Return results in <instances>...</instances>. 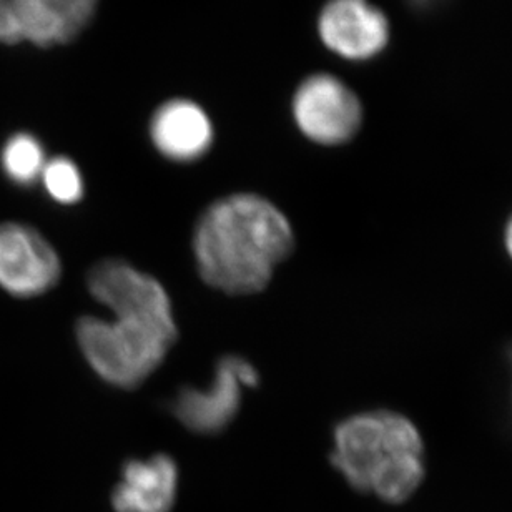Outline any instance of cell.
<instances>
[{
    "label": "cell",
    "instance_id": "6da1fadb",
    "mask_svg": "<svg viewBox=\"0 0 512 512\" xmlns=\"http://www.w3.org/2000/svg\"><path fill=\"white\" fill-rule=\"evenodd\" d=\"M95 300L112 320L84 316L77 341L90 368L117 388L142 384L177 341L172 303L160 281L124 260H104L87 278Z\"/></svg>",
    "mask_w": 512,
    "mask_h": 512
},
{
    "label": "cell",
    "instance_id": "7a4b0ae2",
    "mask_svg": "<svg viewBox=\"0 0 512 512\" xmlns=\"http://www.w3.org/2000/svg\"><path fill=\"white\" fill-rule=\"evenodd\" d=\"M293 247V228L285 215L253 193H237L210 205L193 235L200 276L228 295L265 290Z\"/></svg>",
    "mask_w": 512,
    "mask_h": 512
},
{
    "label": "cell",
    "instance_id": "3957f363",
    "mask_svg": "<svg viewBox=\"0 0 512 512\" xmlns=\"http://www.w3.org/2000/svg\"><path fill=\"white\" fill-rule=\"evenodd\" d=\"M331 463L361 493H375L386 503L399 504L411 498L423 481V441L401 414H358L335 429Z\"/></svg>",
    "mask_w": 512,
    "mask_h": 512
},
{
    "label": "cell",
    "instance_id": "277c9868",
    "mask_svg": "<svg viewBox=\"0 0 512 512\" xmlns=\"http://www.w3.org/2000/svg\"><path fill=\"white\" fill-rule=\"evenodd\" d=\"M296 127L311 142L325 147L345 145L363 127V102L350 85L336 75L306 77L293 95Z\"/></svg>",
    "mask_w": 512,
    "mask_h": 512
},
{
    "label": "cell",
    "instance_id": "5b68a950",
    "mask_svg": "<svg viewBox=\"0 0 512 512\" xmlns=\"http://www.w3.org/2000/svg\"><path fill=\"white\" fill-rule=\"evenodd\" d=\"M316 30L331 54L353 64L381 57L393 37L388 14L371 0H326Z\"/></svg>",
    "mask_w": 512,
    "mask_h": 512
},
{
    "label": "cell",
    "instance_id": "8992f818",
    "mask_svg": "<svg viewBox=\"0 0 512 512\" xmlns=\"http://www.w3.org/2000/svg\"><path fill=\"white\" fill-rule=\"evenodd\" d=\"M260 375L242 356H225L218 361L210 388H183L173 399L175 418L195 433H220L232 423L242 406L243 389L255 388Z\"/></svg>",
    "mask_w": 512,
    "mask_h": 512
},
{
    "label": "cell",
    "instance_id": "52a82bcc",
    "mask_svg": "<svg viewBox=\"0 0 512 512\" xmlns=\"http://www.w3.org/2000/svg\"><path fill=\"white\" fill-rule=\"evenodd\" d=\"M62 266L52 245L22 223L0 225V288L17 298L44 295L59 281Z\"/></svg>",
    "mask_w": 512,
    "mask_h": 512
},
{
    "label": "cell",
    "instance_id": "ba28073f",
    "mask_svg": "<svg viewBox=\"0 0 512 512\" xmlns=\"http://www.w3.org/2000/svg\"><path fill=\"white\" fill-rule=\"evenodd\" d=\"M213 137L212 120L192 100H168L150 120L153 145L172 162L188 163L202 158L212 148Z\"/></svg>",
    "mask_w": 512,
    "mask_h": 512
},
{
    "label": "cell",
    "instance_id": "9c48e42d",
    "mask_svg": "<svg viewBox=\"0 0 512 512\" xmlns=\"http://www.w3.org/2000/svg\"><path fill=\"white\" fill-rule=\"evenodd\" d=\"M177 464L165 454L128 461L112 494L115 512H170L177 499Z\"/></svg>",
    "mask_w": 512,
    "mask_h": 512
},
{
    "label": "cell",
    "instance_id": "30bf717a",
    "mask_svg": "<svg viewBox=\"0 0 512 512\" xmlns=\"http://www.w3.org/2000/svg\"><path fill=\"white\" fill-rule=\"evenodd\" d=\"M99 0H24L22 35L39 47L67 44L94 19Z\"/></svg>",
    "mask_w": 512,
    "mask_h": 512
},
{
    "label": "cell",
    "instance_id": "8fae6325",
    "mask_svg": "<svg viewBox=\"0 0 512 512\" xmlns=\"http://www.w3.org/2000/svg\"><path fill=\"white\" fill-rule=\"evenodd\" d=\"M0 162L9 180L27 187L42 177L47 160L42 143L34 135L17 133L2 148Z\"/></svg>",
    "mask_w": 512,
    "mask_h": 512
},
{
    "label": "cell",
    "instance_id": "7c38bea8",
    "mask_svg": "<svg viewBox=\"0 0 512 512\" xmlns=\"http://www.w3.org/2000/svg\"><path fill=\"white\" fill-rule=\"evenodd\" d=\"M40 180L50 197L62 205H74L84 197V178L69 158L57 157L45 163Z\"/></svg>",
    "mask_w": 512,
    "mask_h": 512
},
{
    "label": "cell",
    "instance_id": "4fadbf2b",
    "mask_svg": "<svg viewBox=\"0 0 512 512\" xmlns=\"http://www.w3.org/2000/svg\"><path fill=\"white\" fill-rule=\"evenodd\" d=\"M22 2L24 0H0V42L19 44L22 35Z\"/></svg>",
    "mask_w": 512,
    "mask_h": 512
},
{
    "label": "cell",
    "instance_id": "5bb4252c",
    "mask_svg": "<svg viewBox=\"0 0 512 512\" xmlns=\"http://www.w3.org/2000/svg\"><path fill=\"white\" fill-rule=\"evenodd\" d=\"M404 2L416 12H433L449 0H404Z\"/></svg>",
    "mask_w": 512,
    "mask_h": 512
},
{
    "label": "cell",
    "instance_id": "9a60e30c",
    "mask_svg": "<svg viewBox=\"0 0 512 512\" xmlns=\"http://www.w3.org/2000/svg\"><path fill=\"white\" fill-rule=\"evenodd\" d=\"M506 247H508L509 255L512 258V217L509 220L508 228H506Z\"/></svg>",
    "mask_w": 512,
    "mask_h": 512
},
{
    "label": "cell",
    "instance_id": "2e32d148",
    "mask_svg": "<svg viewBox=\"0 0 512 512\" xmlns=\"http://www.w3.org/2000/svg\"><path fill=\"white\" fill-rule=\"evenodd\" d=\"M511 363H512V350H511Z\"/></svg>",
    "mask_w": 512,
    "mask_h": 512
}]
</instances>
